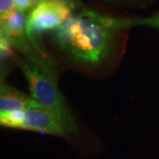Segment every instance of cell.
Masks as SVG:
<instances>
[{
  "label": "cell",
  "instance_id": "ba28073f",
  "mask_svg": "<svg viewBox=\"0 0 159 159\" xmlns=\"http://www.w3.org/2000/svg\"><path fill=\"white\" fill-rule=\"evenodd\" d=\"M16 10L14 0H0V17H4Z\"/></svg>",
  "mask_w": 159,
  "mask_h": 159
},
{
  "label": "cell",
  "instance_id": "5b68a950",
  "mask_svg": "<svg viewBox=\"0 0 159 159\" xmlns=\"http://www.w3.org/2000/svg\"><path fill=\"white\" fill-rule=\"evenodd\" d=\"M43 107L33 97L11 86L2 84L0 89V112L21 111L27 109Z\"/></svg>",
  "mask_w": 159,
  "mask_h": 159
},
{
  "label": "cell",
  "instance_id": "30bf717a",
  "mask_svg": "<svg viewBox=\"0 0 159 159\" xmlns=\"http://www.w3.org/2000/svg\"><path fill=\"white\" fill-rule=\"evenodd\" d=\"M57 1L69 7L71 10L79 8V7L82 6V3H81L80 0H57Z\"/></svg>",
  "mask_w": 159,
  "mask_h": 159
},
{
  "label": "cell",
  "instance_id": "52a82bcc",
  "mask_svg": "<svg viewBox=\"0 0 159 159\" xmlns=\"http://www.w3.org/2000/svg\"><path fill=\"white\" fill-rule=\"evenodd\" d=\"M110 26L112 30H119L134 26H146L159 29V13L146 18H111Z\"/></svg>",
  "mask_w": 159,
  "mask_h": 159
},
{
  "label": "cell",
  "instance_id": "7a4b0ae2",
  "mask_svg": "<svg viewBox=\"0 0 159 159\" xmlns=\"http://www.w3.org/2000/svg\"><path fill=\"white\" fill-rule=\"evenodd\" d=\"M29 83L32 97L60 120L66 133L79 131L76 119L56 83V80L28 58H16Z\"/></svg>",
  "mask_w": 159,
  "mask_h": 159
},
{
  "label": "cell",
  "instance_id": "6da1fadb",
  "mask_svg": "<svg viewBox=\"0 0 159 159\" xmlns=\"http://www.w3.org/2000/svg\"><path fill=\"white\" fill-rule=\"evenodd\" d=\"M59 48L75 61L97 66L111 51V30L97 20L94 11L85 9L78 16H70L57 29Z\"/></svg>",
  "mask_w": 159,
  "mask_h": 159
},
{
  "label": "cell",
  "instance_id": "8992f818",
  "mask_svg": "<svg viewBox=\"0 0 159 159\" xmlns=\"http://www.w3.org/2000/svg\"><path fill=\"white\" fill-rule=\"evenodd\" d=\"M1 19V35L9 42L21 39L27 36L28 16L24 11H12Z\"/></svg>",
  "mask_w": 159,
  "mask_h": 159
},
{
  "label": "cell",
  "instance_id": "3957f363",
  "mask_svg": "<svg viewBox=\"0 0 159 159\" xmlns=\"http://www.w3.org/2000/svg\"><path fill=\"white\" fill-rule=\"evenodd\" d=\"M0 124L5 127L45 133L57 136H64L67 134L60 120L43 107L0 112Z\"/></svg>",
  "mask_w": 159,
  "mask_h": 159
},
{
  "label": "cell",
  "instance_id": "9c48e42d",
  "mask_svg": "<svg viewBox=\"0 0 159 159\" xmlns=\"http://www.w3.org/2000/svg\"><path fill=\"white\" fill-rule=\"evenodd\" d=\"M14 2H15V6L18 11L25 12V11L33 7L32 0H14Z\"/></svg>",
  "mask_w": 159,
  "mask_h": 159
},
{
  "label": "cell",
  "instance_id": "277c9868",
  "mask_svg": "<svg viewBox=\"0 0 159 159\" xmlns=\"http://www.w3.org/2000/svg\"><path fill=\"white\" fill-rule=\"evenodd\" d=\"M71 9L57 0H44L33 7L27 20V34L32 44L42 54L45 53L40 47L37 36L57 29L71 16Z\"/></svg>",
  "mask_w": 159,
  "mask_h": 159
}]
</instances>
